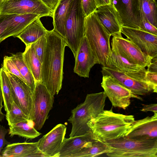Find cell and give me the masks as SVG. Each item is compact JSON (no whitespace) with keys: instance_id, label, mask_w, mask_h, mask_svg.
I'll return each instance as SVG.
<instances>
[{"instance_id":"e0dca14e","label":"cell","mask_w":157,"mask_h":157,"mask_svg":"<svg viewBox=\"0 0 157 157\" xmlns=\"http://www.w3.org/2000/svg\"><path fill=\"white\" fill-rule=\"evenodd\" d=\"M74 72L81 77L89 78L91 68L99 62L91 50L86 37L82 39L75 58Z\"/></svg>"},{"instance_id":"8fae6325","label":"cell","mask_w":157,"mask_h":157,"mask_svg":"<svg viewBox=\"0 0 157 157\" xmlns=\"http://www.w3.org/2000/svg\"><path fill=\"white\" fill-rule=\"evenodd\" d=\"M121 33L153 59L157 57V35L137 29L122 26Z\"/></svg>"},{"instance_id":"d6a6232c","label":"cell","mask_w":157,"mask_h":157,"mask_svg":"<svg viewBox=\"0 0 157 157\" xmlns=\"http://www.w3.org/2000/svg\"><path fill=\"white\" fill-rule=\"evenodd\" d=\"M46 43V38L45 36L39 39L36 41L32 44L35 52L40 61L41 63L45 51Z\"/></svg>"},{"instance_id":"9c48e42d","label":"cell","mask_w":157,"mask_h":157,"mask_svg":"<svg viewBox=\"0 0 157 157\" xmlns=\"http://www.w3.org/2000/svg\"><path fill=\"white\" fill-rule=\"evenodd\" d=\"M102 75L101 86L113 107L125 109L130 105L131 98L141 99L140 97L133 94L111 76Z\"/></svg>"},{"instance_id":"ab89813d","label":"cell","mask_w":157,"mask_h":157,"mask_svg":"<svg viewBox=\"0 0 157 157\" xmlns=\"http://www.w3.org/2000/svg\"><path fill=\"white\" fill-rule=\"evenodd\" d=\"M153 62H152L147 67V71L150 72H157V58L154 59Z\"/></svg>"},{"instance_id":"8d00e7d4","label":"cell","mask_w":157,"mask_h":157,"mask_svg":"<svg viewBox=\"0 0 157 157\" xmlns=\"http://www.w3.org/2000/svg\"><path fill=\"white\" fill-rule=\"evenodd\" d=\"M8 132V130L0 124V153L6 145L10 144L5 138V136Z\"/></svg>"},{"instance_id":"484cf974","label":"cell","mask_w":157,"mask_h":157,"mask_svg":"<svg viewBox=\"0 0 157 157\" xmlns=\"http://www.w3.org/2000/svg\"><path fill=\"white\" fill-rule=\"evenodd\" d=\"M24 61L36 81H41V63L37 56L32 44L26 46L22 52Z\"/></svg>"},{"instance_id":"2e32d148","label":"cell","mask_w":157,"mask_h":157,"mask_svg":"<svg viewBox=\"0 0 157 157\" xmlns=\"http://www.w3.org/2000/svg\"><path fill=\"white\" fill-rule=\"evenodd\" d=\"M124 137L139 140L157 139V113L152 116L135 120Z\"/></svg>"},{"instance_id":"5b68a950","label":"cell","mask_w":157,"mask_h":157,"mask_svg":"<svg viewBox=\"0 0 157 157\" xmlns=\"http://www.w3.org/2000/svg\"><path fill=\"white\" fill-rule=\"evenodd\" d=\"M111 148V157H157V139L139 140L124 137L104 142Z\"/></svg>"},{"instance_id":"277c9868","label":"cell","mask_w":157,"mask_h":157,"mask_svg":"<svg viewBox=\"0 0 157 157\" xmlns=\"http://www.w3.org/2000/svg\"><path fill=\"white\" fill-rule=\"evenodd\" d=\"M84 36L99 64L109 67L112 57L111 35L101 25L95 12L85 18Z\"/></svg>"},{"instance_id":"52a82bcc","label":"cell","mask_w":157,"mask_h":157,"mask_svg":"<svg viewBox=\"0 0 157 157\" xmlns=\"http://www.w3.org/2000/svg\"><path fill=\"white\" fill-rule=\"evenodd\" d=\"M54 97L41 82H35L31 120L38 131L42 128L48 118V113L53 107Z\"/></svg>"},{"instance_id":"7a4b0ae2","label":"cell","mask_w":157,"mask_h":157,"mask_svg":"<svg viewBox=\"0 0 157 157\" xmlns=\"http://www.w3.org/2000/svg\"><path fill=\"white\" fill-rule=\"evenodd\" d=\"M135 121L133 116L103 110L87 123L94 139L104 142L124 137Z\"/></svg>"},{"instance_id":"44dd1931","label":"cell","mask_w":157,"mask_h":157,"mask_svg":"<svg viewBox=\"0 0 157 157\" xmlns=\"http://www.w3.org/2000/svg\"><path fill=\"white\" fill-rule=\"evenodd\" d=\"M4 157H47L38 149L37 142L10 144L2 152Z\"/></svg>"},{"instance_id":"f35d334b","label":"cell","mask_w":157,"mask_h":157,"mask_svg":"<svg viewBox=\"0 0 157 157\" xmlns=\"http://www.w3.org/2000/svg\"><path fill=\"white\" fill-rule=\"evenodd\" d=\"M140 111L144 112L151 111L154 113H157V104H151L143 105V106L140 109Z\"/></svg>"},{"instance_id":"30bf717a","label":"cell","mask_w":157,"mask_h":157,"mask_svg":"<svg viewBox=\"0 0 157 157\" xmlns=\"http://www.w3.org/2000/svg\"><path fill=\"white\" fill-rule=\"evenodd\" d=\"M121 33L112 36L111 47L131 63L145 68L147 67L154 59L144 54L128 39L123 38Z\"/></svg>"},{"instance_id":"74e56055","label":"cell","mask_w":157,"mask_h":157,"mask_svg":"<svg viewBox=\"0 0 157 157\" xmlns=\"http://www.w3.org/2000/svg\"><path fill=\"white\" fill-rule=\"evenodd\" d=\"M8 24V15L0 14V37L6 29Z\"/></svg>"},{"instance_id":"5bb4252c","label":"cell","mask_w":157,"mask_h":157,"mask_svg":"<svg viewBox=\"0 0 157 157\" xmlns=\"http://www.w3.org/2000/svg\"><path fill=\"white\" fill-rule=\"evenodd\" d=\"M102 75H109L121 84L137 95H145L153 92L152 87L147 82L137 79L123 72L110 67H102Z\"/></svg>"},{"instance_id":"ee69618b","label":"cell","mask_w":157,"mask_h":157,"mask_svg":"<svg viewBox=\"0 0 157 157\" xmlns=\"http://www.w3.org/2000/svg\"><path fill=\"white\" fill-rule=\"evenodd\" d=\"M0 157H2V156L0 155Z\"/></svg>"},{"instance_id":"4fadbf2b","label":"cell","mask_w":157,"mask_h":157,"mask_svg":"<svg viewBox=\"0 0 157 157\" xmlns=\"http://www.w3.org/2000/svg\"><path fill=\"white\" fill-rule=\"evenodd\" d=\"M6 73L11 83L13 101L31 120L33 91L26 83L17 77L10 73Z\"/></svg>"},{"instance_id":"836d02e7","label":"cell","mask_w":157,"mask_h":157,"mask_svg":"<svg viewBox=\"0 0 157 157\" xmlns=\"http://www.w3.org/2000/svg\"><path fill=\"white\" fill-rule=\"evenodd\" d=\"M81 2L86 17L94 12L97 8L95 0H81Z\"/></svg>"},{"instance_id":"d4e9b609","label":"cell","mask_w":157,"mask_h":157,"mask_svg":"<svg viewBox=\"0 0 157 157\" xmlns=\"http://www.w3.org/2000/svg\"><path fill=\"white\" fill-rule=\"evenodd\" d=\"M8 134L10 137L17 135L27 139L35 138L41 134L35 128L33 121L30 120L21 121L9 126Z\"/></svg>"},{"instance_id":"ffe728a7","label":"cell","mask_w":157,"mask_h":157,"mask_svg":"<svg viewBox=\"0 0 157 157\" xmlns=\"http://www.w3.org/2000/svg\"><path fill=\"white\" fill-rule=\"evenodd\" d=\"M38 17H40L39 15L32 13L8 15V25L0 37V44L9 37H16L28 25Z\"/></svg>"},{"instance_id":"9a60e30c","label":"cell","mask_w":157,"mask_h":157,"mask_svg":"<svg viewBox=\"0 0 157 157\" xmlns=\"http://www.w3.org/2000/svg\"><path fill=\"white\" fill-rule=\"evenodd\" d=\"M67 127L61 124L56 125L37 142L39 150L48 157H57L63 141Z\"/></svg>"},{"instance_id":"7402d4cb","label":"cell","mask_w":157,"mask_h":157,"mask_svg":"<svg viewBox=\"0 0 157 157\" xmlns=\"http://www.w3.org/2000/svg\"><path fill=\"white\" fill-rule=\"evenodd\" d=\"M94 140L91 131L83 135L65 138L57 157H70L83 147L91 144Z\"/></svg>"},{"instance_id":"1f68e13d","label":"cell","mask_w":157,"mask_h":157,"mask_svg":"<svg viewBox=\"0 0 157 157\" xmlns=\"http://www.w3.org/2000/svg\"><path fill=\"white\" fill-rule=\"evenodd\" d=\"M2 67L6 72L14 75L26 83L24 79L19 71L17 65L10 56H5L4 57Z\"/></svg>"},{"instance_id":"ac0fdd59","label":"cell","mask_w":157,"mask_h":157,"mask_svg":"<svg viewBox=\"0 0 157 157\" xmlns=\"http://www.w3.org/2000/svg\"><path fill=\"white\" fill-rule=\"evenodd\" d=\"M100 23L111 35L121 33L123 26L121 17L112 3L97 7L94 12Z\"/></svg>"},{"instance_id":"d6986e66","label":"cell","mask_w":157,"mask_h":157,"mask_svg":"<svg viewBox=\"0 0 157 157\" xmlns=\"http://www.w3.org/2000/svg\"><path fill=\"white\" fill-rule=\"evenodd\" d=\"M112 57L110 66L138 80L145 82L146 69L131 63L111 47Z\"/></svg>"},{"instance_id":"f546056e","label":"cell","mask_w":157,"mask_h":157,"mask_svg":"<svg viewBox=\"0 0 157 157\" xmlns=\"http://www.w3.org/2000/svg\"><path fill=\"white\" fill-rule=\"evenodd\" d=\"M142 11L149 21L157 28V5L155 0H140Z\"/></svg>"},{"instance_id":"60d3db41","label":"cell","mask_w":157,"mask_h":157,"mask_svg":"<svg viewBox=\"0 0 157 157\" xmlns=\"http://www.w3.org/2000/svg\"><path fill=\"white\" fill-rule=\"evenodd\" d=\"M3 102L2 95L0 82V122L3 120L6 115L2 112V109L3 106L2 105Z\"/></svg>"},{"instance_id":"ba28073f","label":"cell","mask_w":157,"mask_h":157,"mask_svg":"<svg viewBox=\"0 0 157 157\" xmlns=\"http://www.w3.org/2000/svg\"><path fill=\"white\" fill-rule=\"evenodd\" d=\"M35 14L52 17V11L43 0H8L0 5V14Z\"/></svg>"},{"instance_id":"b9f144b4","label":"cell","mask_w":157,"mask_h":157,"mask_svg":"<svg viewBox=\"0 0 157 157\" xmlns=\"http://www.w3.org/2000/svg\"><path fill=\"white\" fill-rule=\"evenodd\" d=\"M97 7L109 5L112 3V0H95Z\"/></svg>"},{"instance_id":"e575fe53","label":"cell","mask_w":157,"mask_h":157,"mask_svg":"<svg viewBox=\"0 0 157 157\" xmlns=\"http://www.w3.org/2000/svg\"><path fill=\"white\" fill-rule=\"evenodd\" d=\"M140 13L143 30L154 35H157V28L149 22L143 13L141 7Z\"/></svg>"},{"instance_id":"d590c367","label":"cell","mask_w":157,"mask_h":157,"mask_svg":"<svg viewBox=\"0 0 157 157\" xmlns=\"http://www.w3.org/2000/svg\"><path fill=\"white\" fill-rule=\"evenodd\" d=\"M145 81L153 88V92H157V72L146 71Z\"/></svg>"},{"instance_id":"83f0119b","label":"cell","mask_w":157,"mask_h":157,"mask_svg":"<svg viewBox=\"0 0 157 157\" xmlns=\"http://www.w3.org/2000/svg\"><path fill=\"white\" fill-rule=\"evenodd\" d=\"M0 82L4 109L7 113L11 108L13 101L12 90L9 78L2 67L0 69Z\"/></svg>"},{"instance_id":"7bdbcfd3","label":"cell","mask_w":157,"mask_h":157,"mask_svg":"<svg viewBox=\"0 0 157 157\" xmlns=\"http://www.w3.org/2000/svg\"><path fill=\"white\" fill-rule=\"evenodd\" d=\"M8 0H0V5L3 4Z\"/></svg>"},{"instance_id":"4dcf8cb0","label":"cell","mask_w":157,"mask_h":157,"mask_svg":"<svg viewBox=\"0 0 157 157\" xmlns=\"http://www.w3.org/2000/svg\"><path fill=\"white\" fill-rule=\"evenodd\" d=\"M5 116L9 126L21 121L30 120L13 101L10 109Z\"/></svg>"},{"instance_id":"4316f807","label":"cell","mask_w":157,"mask_h":157,"mask_svg":"<svg viewBox=\"0 0 157 157\" xmlns=\"http://www.w3.org/2000/svg\"><path fill=\"white\" fill-rule=\"evenodd\" d=\"M111 151L110 147L105 142L94 140L91 144L83 147L70 157H96Z\"/></svg>"},{"instance_id":"603a6c76","label":"cell","mask_w":157,"mask_h":157,"mask_svg":"<svg viewBox=\"0 0 157 157\" xmlns=\"http://www.w3.org/2000/svg\"><path fill=\"white\" fill-rule=\"evenodd\" d=\"M74 0H58L53 11V29L62 37L63 34L67 17Z\"/></svg>"},{"instance_id":"f1b7e54d","label":"cell","mask_w":157,"mask_h":157,"mask_svg":"<svg viewBox=\"0 0 157 157\" xmlns=\"http://www.w3.org/2000/svg\"><path fill=\"white\" fill-rule=\"evenodd\" d=\"M10 57L17 65L26 83L33 92L35 81L31 72L26 64L23 58L22 52L11 54Z\"/></svg>"},{"instance_id":"6da1fadb","label":"cell","mask_w":157,"mask_h":157,"mask_svg":"<svg viewBox=\"0 0 157 157\" xmlns=\"http://www.w3.org/2000/svg\"><path fill=\"white\" fill-rule=\"evenodd\" d=\"M46 46L41 64V82L53 96L61 89L66 44L54 29L45 35Z\"/></svg>"},{"instance_id":"3957f363","label":"cell","mask_w":157,"mask_h":157,"mask_svg":"<svg viewBox=\"0 0 157 157\" xmlns=\"http://www.w3.org/2000/svg\"><path fill=\"white\" fill-rule=\"evenodd\" d=\"M106 97L104 91L88 94L84 101L71 110L68 119L72 125L70 137L83 135L90 131L87 123L104 110Z\"/></svg>"},{"instance_id":"7c38bea8","label":"cell","mask_w":157,"mask_h":157,"mask_svg":"<svg viewBox=\"0 0 157 157\" xmlns=\"http://www.w3.org/2000/svg\"><path fill=\"white\" fill-rule=\"evenodd\" d=\"M123 26L143 30L140 0H112Z\"/></svg>"},{"instance_id":"cb8c5ba5","label":"cell","mask_w":157,"mask_h":157,"mask_svg":"<svg viewBox=\"0 0 157 157\" xmlns=\"http://www.w3.org/2000/svg\"><path fill=\"white\" fill-rule=\"evenodd\" d=\"M40 18L37 17L17 36L26 46L33 43L46 35L48 30L44 26Z\"/></svg>"},{"instance_id":"8992f818","label":"cell","mask_w":157,"mask_h":157,"mask_svg":"<svg viewBox=\"0 0 157 157\" xmlns=\"http://www.w3.org/2000/svg\"><path fill=\"white\" fill-rule=\"evenodd\" d=\"M86 16L81 0H74L66 22L61 37L73 53L75 58L84 37Z\"/></svg>"}]
</instances>
